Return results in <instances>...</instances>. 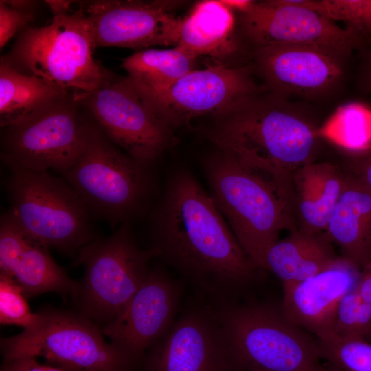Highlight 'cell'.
Returning <instances> with one entry per match:
<instances>
[{"label":"cell","instance_id":"1","mask_svg":"<svg viewBox=\"0 0 371 371\" xmlns=\"http://www.w3.org/2000/svg\"><path fill=\"white\" fill-rule=\"evenodd\" d=\"M151 218L149 249L212 306L236 302L260 270L210 194L186 168L170 175Z\"/></svg>","mask_w":371,"mask_h":371},{"label":"cell","instance_id":"2","mask_svg":"<svg viewBox=\"0 0 371 371\" xmlns=\"http://www.w3.org/2000/svg\"><path fill=\"white\" fill-rule=\"evenodd\" d=\"M205 137L267 181L293 208V174L315 161L319 128L286 98L260 92L212 120Z\"/></svg>","mask_w":371,"mask_h":371},{"label":"cell","instance_id":"3","mask_svg":"<svg viewBox=\"0 0 371 371\" xmlns=\"http://www.w3.org/2000/svg\"><path fill=\"white\" fill-rule=\"evenodd\" d=\"M212 306L234 371H328L317 339L289 321L280 306L237 301Z\"/></svg>","mask_w":371,"mask_h":371},{"label":"cell","instance_id":"4","mask_svg":"<svg viewBox=\"0 0 371 371\" xmlns=\"http://www.w3.org/2000/svg\"><path fill=\"white\" fill-rule=\"evenodd\" d=\"M203 168L210 194L250 260L265 270V257L284 229H297L291 207L262 177L216 149Z\"/></svg>","mask_w":371,"mask_h":371},{"label":"cell","instance_id":"5","mask_svg":"<svg viewBox=\"0 0 371 371\" xmlns=\"http://www.w3.org/2000/svg\"><path fill=\"white\" fill-rule=\"evenodd\" d=\"M151 168L120 150L93 120L83 148L61 177L91 216L115 227L147 211L153 190Z\"/></svg>","mask_w":371,"mask_h":371},{"label":"cell","instance_id":"6","mask_svg":"<svg viewBox=\"0 0 371 371\" xmlns=\"http://www.w3.org/2000/svg\"><path fill=\"white\" fill-rule=\"evenodd\" d=\"M90 21L79 1L72 12L54 16L45 25L27 27L1 60L76 92H91L104 84L110 73L96 63Z\"/></svg>","mask_w":371,"mask_h":371},{"label":"cell","instance_id":"7","mask_svg":"<svg viewBox=\"0 0 371 371\" xmlns=\"http://www.w3.org/2000/svg\"><path fill=\"white\" fill-rule=\"evenodd\" d=\"M5 167L8 212L27 234L75 258L80 248L99 238L87 207L62 177Z\"/></svg>","mask_w":371,"mask_h":371},{"label":"cell","instance_id":"8","mask_svg":"<svg viewBox=\"0 0 371 371\" xmlns=\"http://www.w3.org/2000/svg\"><path fill=\"white\" fill-rule=\"evenodd\" d=\"M155 257L139 245L131 223L80 248L74 265L85 271L73 297L76 312L100 328L113 321L146 280Z\"/></svg>","mask_w":371,"mask_h":371},{"label":"cell","instance_id":"9","mask_svg":"<svg viewBox=\"0 0 371 371\" xmlns=\"http://www.w3.org/2000/svg\"><path fill=\"white\" fill-rule=\"evenodd\" d=\"M36 313L38 319L32 326L1 338L3 360L41 357L65 371H137L89 319L52 307Z\"/></svg>","mask_w":371,"mask_h":371},{"label":"cell","instance_id":"10","mask_svg":"<svg viewBox=\"0 0 371 371\" xmlns=\"http://www.w3.org/2000/svg\"><path fill=\"white\" fill-rule=\"evenodd\" d=\"M69 91L22 121L3 128L1 159L5 166L61 175L76 161L92 120Z\"/></svg>","mask_w":371,"mask_h":371},{"label":"cell","instance_id":"11","mask_svg":"<svg viewBox=\"0 0 371 371\" xmlns=\"http://www.w3.org/2000/svg\"><path fill=\"white\" fill-rule=\"evenodd\" d=\"M72 93L103 133L142 165L151 168L174 144L172 130L157 115L126 76L110 74L98 89Z\"/></svg>","mask_w":371,"mask_h":371},{"label":"cell","instance_id":"12","mask_svg":"<svg viewBox=\"0 0 371 371\" xmlns=\"http://www.w3.org/2000/svg\"><path fill=\"white\" fill-rule=\"evenodd\" d=\"M303 0L235 1L241 32L254 48L274 45L309 46L341 60L362 45L352 30L341 27Z\"/></svg>","mask_w":371,"mask_h":371},{"label":"cell","instance_id":"13","mask_svg":"<svg viewBox=\"0 0 371 371\" xmlns=\"http://www.w3.org/2000/svg\"><path fill=\"white\" fill-rule=\"evenodd\" d=\"M250 71L218 63L194 69L165 91L143 98L172 130L222 116L260 93Z\"/></svg>","mask_w":371,"mask_h":371},{"label":"cell","instance_id":"14","mask_svg":"<svg viewBox=\"0 0 371 371\" xmlns=\"http://www.w3.org/2000/svg\"><path fill=\"white\" fill-rule=\"evenodd\" d=\"M137 371H234L213 306L201 300L184 308Z\"/></svg>","mask_w":371,"mask_h":371},{"label":"cell","instance_id":"15","mask_svg":"<svg viewBox=\"0 0 371 371\" xmlns=\"http://www.w3.org/2000/svg\"><path fill=\"white\" fill-rule=\"evenodd\" d=\"M176 1L94 0L80 1L91 22L94 47L137 51L177 45L183 19L172 11Z\"/></svg>","mask_w":371,"mask_h":371},{"label":"cell","instance_id":"16","mask_svg":"<svg viewBox=\"0 0 371 371\" xmlns=\"http://www.w3.org/2000/svg\"><path fill=\"white\" fill-rule=\"evenodd\" d=\"M182 286L161 269L154 268L123 311L101 327L104 335L138 370L148 350L174 323Z\"/></svg>","mask_w":371,"mask_h":371},{"label":"cell","instance_id":"17","mask_svg":"<svg viewBox=\"0 0 371 371\" xmlns=\"http://www.w3.org/2000/svg\"><path fill=\"white\" fill-rule=\"evenodd\" d=\"M254 67L271 92L287 98L328 95L343 78L342 60L320 49L274 45L254 48Z\"/></svg>","mask_w":371,"mask_h":371},{"label":"cell","instance_id":"18","mask_svg":"<svg viewBox=\"0 0 371 371\" xmlns=\"http://www.w3.org/2000/svg\"><path fill=\"white\" fill-rule=\"evenodd\" d=\"M360 270L339 256L317 274L300 282L283 284L280 304L283 314L317 339L332 335L339 304L357 286Z\"/></svg>","mask_w":371,"mask_h":371},{"label":"cell","instance_id":"19","mask_svg":"<svg viewBox=\"0 0 371 371\" xmlns=\"http://www.w3.org/2000/svg\"><path fill=\"white\" fill-rule=\"evenodd\" d=\"M49 248L33 238L8 212L0 218V273L14 278L26 299L47 292L75 295L78 282L50 255Z\"/></svg>","mask_w":371,"mask_h":371},{"label":"cell","instance_id":"20","mask_svg":"<svg viewBox=\"0 0 371 371\" xmlns=\"http://www.w3.org/2000/svg\"><path fill=\"white\" fill-rule=\"evenodd\" d=\"M345 182L344 170L329 162L314 161L297 169L292 176L297 229L325 234Z\"/></svg>","mask_w":371,"mask_h":371},{"label":"cell","instance_id":"21","mask_svg":"<svg viewBox=\"0 0 371 371\" xmlns=\"http://www.w3.org/2000/svg\"><path fill=\"white\" fill-rule=\"evenodd\" d=\"M345 173L344 188L325 234L342 258L362 269L371 261V192Z\"/></svg>","mask_w":371,"mask_h":371},{"label":"cell","instance_id":"22","mask_svg":"<svg viewBox=\"0 0 371 371\" xmlns=\"http://www.w3.org/2000/svg\"><path fill=\"white\" fill-rule=\"evenodd\" d=\"M234 12L223 0L197 2L183 19L177 46L197 58L223 60L237 49Z\"/></svg>","mask_w":371,"mask_h":371},{"label":"cell","instance_id":"23","mask_svg":"<svg viewBox=\"0 0 371 371\" xmlns=\"http://www.w3.org/2000/svg\"><path fill=\"white\" fill-rule=\"evenodd\" d=\"M339 257L326 234L296 229L271 247L265 270L276 276L282 284L297 282L324 271Z\"/></svg>","mask_w":371,"mask_h":371},{"label":"cell","instance_id":"24","mask_svg":"<svg viewBox=\"0 0 371 371\" xmlns=\"http://www.w3.org/2000/svg\"><path fill=\"white\" fill-rule=\"evenodd\" d=\"M197 57L175 46L136 51L124 58L122 67L143 98L162 93L195 69Z\"/></svg>","mask_w":371,"mask_h":371},{"label":"cell","instance_id":"25","mask_svg":"<svg viewBox=\"0 0 371 371\" xmlns=\"http://www.w3.org/2000/svg\"><path fill=\"white\" fill-rule=\"evenodd\" d=\"M69 91L39 77L21 73L1 60V128L22 121Z\"/></svg>","mask_w":371,"mask_h":371},{"label":"cell","instance_id":"26","mask_svg":"<svg viewBox=\"0 0 371 371\" xmlns=\"http://www.w3.org/2000/svg\"><path fill=\"white\" fill-rule=\"evenodd\" d=\"M319 135L351 155L369 150L371 149V112L359 104L340 106L319 128Z\"/></svg>","mask_w":371,"mask_h":371},{"label":"cell","instance_id":"27","mask_svg":"<svg viewBox=\"0 0 371 371\" xmlns=\"http://www.w3.org/2000/svg\"><path fill=\"white\" fill-rule=\"evenodd\" d=\"M328 371H371V342L344 340L333 334L317 339Z\"/></svg>","mask_w":371,"mask_h":371},{"label":"cell","instance_id":"28","mask_svg":"<svg viewBox=\"0 0 371 371\" xmlns=\"http://www.w3.org/2000/svg\"><path fill=\"white\" fill-rule=\"evenodd\" d=\"M302 4L344 23L363 41L371 39V0H303Z\"/></svg>","mask_w":371,"mask_h":371},{"label":"cell","instance_id":"29","mask_svg":"<svg viewBox=\"0 0 371 371\" xmlns=\"http://www.w3.org/2000/svg\"><path fill=\"white\" fill-rule=\"evenodd\" d=\"M333 334L344 340L371 339V304L362 299L357 287L341 300Z\"/></svg>","mask_w":371,"mask_h":371},{"label":"cell","instance_id":"30","mask_svg":"<svg viewBox=\"0 0 371 371\" xmlns=\"http://www.w3.org/2000/svg\"><path fill=\"white\" fill-rule=\"evenodd\" d=\"M38 319L30 310L21 287L14 278L0 273V323L27 328Z\"/></svg>","mask_w":371,"mask_h":371},{"label":"cell","instance_id":"31","mask_svg":"<svg viewBox=\"0 0 371 371\" xmlns=\"http://www.w3.org/2000/svg\"><path fill=\"white\" fill-rule=\"evenodd\" d=\"M34 19V12L13 8L0 1V48Z\"/></svg>","mask_w":371,"mask_h":371},{"label":"cell","instance_id":"32","mask_svg":"<svg viewBox=\"0 0 371 371\" xmlns=\"http://www.w3.org/2000/svg\"><path fill=\"white\" fill-rule=\"evenodd\" d=\"M351 155L344 172L358 180L371 192V149Z\"/></svg>","mask_w":371,"mask_h":371},{"label":"cell","instance_id":"33","mask_svg":"<svg viewBox=\"0 0 371 371\" xmlns=\"http://www.w3.org/2000/svg\"><path fill=\"white\" fill-rule=\"evenodd\" d=\"M0 371H65L48 363H40L36 357H23L3 360Z\"/></svg>","mask_w":371,"mask_h":371},{"label":"cell","instance_id":"34","mask_svg":"<svg viewBox=\"0 0 371 371\" xmlns=\"http://www.w3.org/2000/svg\"><path fill=\"white\" fill-rule=\"evenodd\" d=\"M357 289L362 299L371 304V261L361 269Z\"/></svg>","mask_w":371,"mask_h":371},{"label":"cell","instance_id":"35","mask_svg":"<svg viewBox=\"0 0 371 371\" xmlns=\"http://www.w3.org/2000/svg\"><path fill=\"white\" fill-rule=\"evenodd\" d=\"M78 1L70 0H47L45 3L48 5L54 16L68 14L74 11L73 5Z\"/></svg>","mask_w":371,"mask_h":371},{"label":"cell","instance_id":"36","mask_svg":"<svg viewBox=\"0 0 371 371\" xmlns=\"http://www.w3.org/2000/svg\"><path fill=\"white\" fill-rule=\"evenodd\" d=\"M362 70V85L371 91V49L366 56Z\"/></svg>","mask_w":371,"mask_h":371},{"label":"cell","instance_id":"37","mask_svg":"<svg viewBox=\"0 0 371 371\" xmlns=\"http://www.w3.org/2000/svg\"><path fill=\"white\" fill-rule=\"evenodd\" d=\"M9 6L19 10L33 12L37 3L35 1L31 0H3Z\"/></svg>","mask_w":371,"mask_h":371}]
</instances>
